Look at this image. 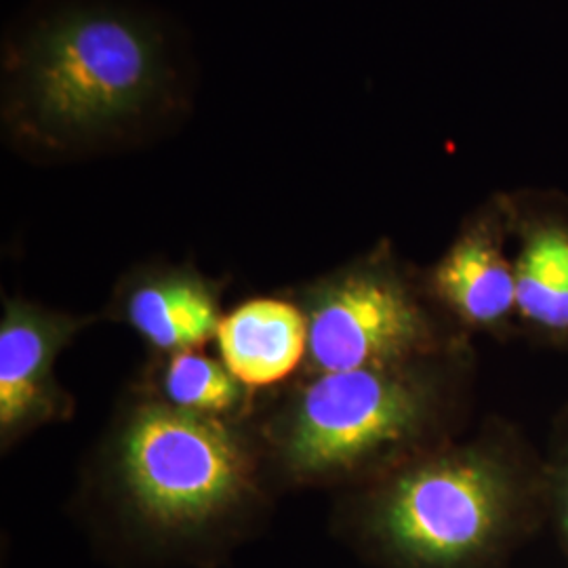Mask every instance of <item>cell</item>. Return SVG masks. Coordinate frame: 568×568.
Masks as SVG:
<instances>
[{"mask_svg": "<svg viewBox=\"0 0 568 568\" xmlns=\"http://www.w3.org/2000/svg\"><path fill=\"white\" fill-rule=\"evenodd\" d=\"M278 490L253 417H204L131 386L93 450L82 508L124 562L215 568Z\"/></svg>", "mask_w": 568, "mask_h": 568, "instance_id": "obj_1", "label": "cell"}, {"mask_svg": "<svg viewBox=\"0 0 568 568\" xmlns=\"http://www.w3.org/2000/svg\"><path fill=\"white\" fill-rule=\"evenodd\" d=\"M187 68L159 16L124 0H49L2 51V126L23 156L72 161L159 135Z\"/></svg>", "mask_w": 568, "mask_h": 568, "instance_id": "obj_2", "label": "cell"}, {"mask_svg": "<svg viewBox=\"0 0 568 568\" xmlns=\"http://www.w3.org/2000/svg\"><path fill=\"white\" fill-rule=\"evenodd\" d=\"M544 527V448L504 415L342 490L333 514L344 544L377 568H508Z\"/></svg>", "mask_w": 568, "mask_h": 568, "instance_id": "obj_3", "label": "cell"}, {"mask_svg": "<svg viewBox=\"0 0 568 568\" xmlns=\"http://www.w3.org/2000/svg\"><path fill=\"white\" fill-rule=\"evenodd\" d=\"M474 344L403 365L297 375L253 426L281 490L361 487L471 427Z\"/></svg>", "mask_w": 568, "mask_h": 568, "instance_id": "obj_4", "label": "cell"}, {"mask_svg": "<svg viewBox=\"0 0 568 568\" xmlns=\"http://www.w3.org/2000/svg\"><path fill=\"white\" fill-rule=\"evenodd\" d=\"M286 293L307 323L300 375L403 365L474 344L434 304L424 270L386 239Z\"/></svg>", "mask_w": 568, "mask_h": 568, "instance_id": "obj_5", "label": "cell"}, {"mask_svg": "<svg viewBox=\"0 0 568 568\" xmlns=\"http://www.w3.org/2000/svg\"><path fill=\"white\" fill-rule=\"evenodd\" d=\"M422 270L434 304L467 337H520L508 190L474 206L443 255Z\"/></svg>", "mask_w": 568, "mask_h": 568, "instance_id": "obj_6", "label": "cell"}, {"mask_svg": "<svg viewBox=\"0 0 568 568\" xmlns=\"http://www.w3.org/2000/svg\"><path fill=\"white\" fill-rule=\"evenodd\" d=\"M98 316L4 297L0 316V447L72 419L77 403L55 377L61 352Z\"/></svg>", "mask_w": 568, "mask_h": 568, "instance_id": "obj_7", "label": "cell"}, {"mask_svg": "<svg viewBox=\"0 0 568 568\" xmlns=\"http://www.w3.org/2000/svg\"><path fill=\"white\" fill-rule=\"evenodd\" d=\"M520 337L568 354V196L508 190Z\"/></svg>", "mask_w": 568, "mask_h": 568, "instance_id": "obj_8", "label": "cell"}, {"mask_svg": "<svg viewBox=\"0 0 568 568\" xmlns=\"http://www.w3.org/2000/svg\"><path fill=\"white\" fill-rule=\"evenodd\" d=\"M224 286L190 262H145L114 284L103 318L138 333L152 356L201 349L224 318Z\"/></svg>", "mask_w": 568, "mask_h": 568, "instance_id": "obj_9", "label": "cell"}, {"mask_svg": "<svg viewBox=\"0 0 568 568\" xmlns=\"http://www.w3.org/2000/svg\"><path fill=\"white\" fill-rule=\"evenodd\" d=\"M215 344L227 371L251 392L262 394L302 371L307 323L302 307L284 291L230 310L220 323Z\"/></svg>", "mask_w": 568, "mask_h": 568, "instance_id": "obj_10", "label": "cell"}, {"mask_svg": "<svg viewBox=\"0 0 568 568\" xmlns=\"http://www.w3.org/2000/svg\"><path fill=\"white\" fill-rule=\"evenodd\" d=\"M135 386L164 405L217 419H251L260 398L201 349L152 356Z\"/></svg>", "mask_w": 568, "mask_h": 568, "instance_id": "obj_11", "label": "cell"}, {"mask_svg": "<svg viewBox=\"0 0 568 568\" xmlns=\"http://www.w3.org/2000/svg\"><path fill=\"white\" fill-rule=\"evenodd\" d=\"M548 527L554 528L568 565V403L556 410L544 445Z\"/></svg>", "mask_w": 568, "mask_h": 568, "instance_id": "obj_12", "label": "cell"}]
</instances>
